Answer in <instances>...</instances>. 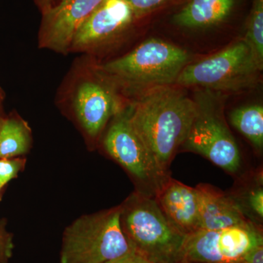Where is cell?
Segmentation results:
<instances>
[{"label":"cell","instance_id":"obj_1","mask_svg":"<svg viewBox=\"0 0 263 263\" xmlns=\"http://www.w3.org/2000/svg\"><path fill=\"white\" fill-rule=\"evenodd\" d=\"M129 119L138 134L170 174L175 155L187 138L196 105L183 91L171 86L145 91L129 107Z\"/></svg>","mask_w":263,"mask_h":263},{"label":"cell","instance_id":"obj_2","mask_svg":"<svg viewBox=\"0 0 263 263\" xmlns=\"http://www.w3.org/2000/svg\"><path fill=\"white\" fill-rule=\"evenodd\" d=\"M120 222L137 253L154 263H179L185 235L171 224L155 197L133 193L121 205Z\"/></svg>","mask_w":263,"mask_h":263},{"label":"cell","instance_id":"obj_3","mask_svg":"<svg viewBox=\"0 0 263 263\" xmlns=\"http://www.w3.org/2000/svg\"><path fill=\"white\" fill-rule=\"evenodd\" d=\"M190 55L183 48L152 38L122 57L102 66L108 79L129 89H154L176 84Z\"/></svg>","mask_w":263,"mask_h":263},{"label":"cell","instance_id":"obj_4","mask_svg":"<svg viewBox=\"0 0 263 263\" xmlns=\"http://www.w3.org/2000/svg\"><path fill=\"white\" fill-rule=\"evenodd\" d=\"M120 215L119 205L71 223L62 237L60 263H105L130 252Z\"/></svg>","mask_w":263,"mask_h":263},{"label":"cell","instance_id":"obj_5","mask_svg":"<svg viewBox=\"0 0 263 263\" xmlns=\"http://www.w3.org/2000/svg\"><path fill=\"white\" fill-rule=\"evenodd\" d=\"M196 115L183 150L202 156L218 167L235 174L240 167V153L223 113L219 94L205 89L195 93Z\"/></svg>","mask_w":263,"mask_h":263},{"label":"cell","instance_id":"obj_6","mask_svg":"<svg viewBox=\"0 0 263 263\" xmlns=\"http://www.w3.org/2000/svg\"><path fill=\"white\" fill-rule=\"evenodd\" d=\"M260 71L248 45L242 40L205 60L189 63L176 84L219 92L238 91L254 86Z\"/></svg>","mask_w":263,"mask_h":263},{"label":"cell","instance_id":"obj_7","mask_svg":"<svg viewBox=\"0 0 263 263\" xmlns=\"http://www.w3.org/2000/svg\"><path fill=\"white\" fill-rule=\"evenodd\" d=\"M103 143L107 153L136 181L137 193L155 197L171 178L161 168L155 156L132 124L129 108L115 116Z\"/></svg>","mask_w":263,"mask_h":263},{"label":"cell","instance_id":"obj_8","mask_svg":"<svg viewBox=\"0 0 263 263\" xmlns=\"http://www.w3.org/2000/svg\"><path fill=\"white\" fill-rule=\"evenodd\" d=\"M262 245V232L252 221L220 230L200 229L185 235L179 263H239Z\"/></svg>","mask_w":263,"mask_h":263},{"label":"cell","instance_id":"obj_9","mask_svg":"<svg viewBox=\"0 0 263 263\" xmlns=\"http://www.w3.org/2000/svg\"><path fill=\"white\" fill-rule=\"evenodd\" d=\"M136 20L125 0H103L78 29L70 51L94 50L126 32Z\"/></svg>","mask_w":263,"mask_h":263},{"label":"cell","instance_id":"obj_10","mask_svg":"<svg viewBox=\"0 0 263 263\" xmlns=\"http://www.w3.org/2000/svg\"><path fill=\"white\" fill-rule=\"evenodd\" d=\"M103 1L60 0L42 13L40 46L59 53L70 51L78 29Z\"/></svg>","mask_w":263,"mask_h":263},{"label":"cell","instance_id":"obj_11","mask_svg":"<svg viewBox=\"0 0 263 263\" xmlns=\"http://www.w3.org/2000/svg\"><path fill=\"white\" fill-rule=\"evenodd\" d=\"M73 108L81 126L91 138L98 137L110 118L122 110L114 91L95 79H86L79 84L74 95Z\"/></svg>","mask_w":263,"mask_h":263},{"label":"cell","instance_id":"obj_12","mask_svg":"<svg viewBox=\"0 0 263 263\" xmlns=\"http://www.w3.org/2000/svg\"><path fill=\"white\" fill-rule=\"evenodd\" d=\"M155 198L170 222L183 235L200 230L198 199L195 187L170 178Z\"/></svg>","mask_w":263,"mask_h":263},{"label":"cell","instance_id":"obj_13","mask_svg":"<svg viewBox=\"0 0 263 263\" xmlns=\"http://www.w3.org/2000/svg\"><path fill=\"white\" fill-rule=\"evenodd\" d=\"M195 189L200 229L220 230L251 221L235 197L206 183H200Z\"/></svg>","mask_w":263,"mask_h":263},{"label":"cell","instance_id":"obj_14","mask_svg":"<svg viewBox=\"0 0 263 263\" xmlns=\"http://www.w3.org/2000/svg\"><path fill=\"white\" fill-rule=\"evenodd\" d=\"M237 0H190L173 17V22L188 29L212 27L222 23L234 10Z\"/></svg>","mask_w":263,"mask_h":263},{"label":"cell","instance_id":"obj_15","mask_svg":"<svg viewBox=\"0 0 263 263\" xmlns=\"http://www.w3.org/2000/svg\"><path fill=\"white\" fill-rule=\"evenodd\" d=\"M30 144V131L25 122L13 117L0 119V159L25 155Z\"/></svg>","mask_w":263,"mask_h":263},{"label":"cell","instance_id":"obj_16","mask_svg":"<svg viewBox=\"0 0 263 263\" xmlns=\"http://www.w3.org/2000/svg\"><path fill=\"white\" fill-rule=\"evenodd\" d=\"M230 124L250 141L256 149L263 148V106L259 104L234 109L229 115Z\"/></svg>","mask_w":263,"mask_h":263},{"label":"cell","instance_id":"obj_17","mask_svg":"<svg viewBox=\"0 0 263 263\" xmlns=\"http://www.w3.org/2000/svg\"><path fill=\"white\" fill-rule=\"evenodd\" d=\"M243 41L248 45L259 70L263 69V0H253Z\"/></svg>","mask_w":263,"mask_h":263},{"label":"cell","instance_id":"obj_18","mask_svg":"<svg viewBox=\"0 0 263 263\" xmlns=\"http://www.w3.org/2000/svg\"><path fill=\"white\" fill-rule=\"evenodd\" d=\"M25 160L19 158L0 159V191L7 183L18 176L24 169Z\"/></svg>","mask_w":263,"mask_h":263},{"label":"cell","instance_id":"obj_19","mask_svg":"<svg viewBox=\"0 0 263 263\" xmlns=\"http://www.w3.org/2000/svg\"><path fill=\"white\" fill-rule=\"evenodd\" d=\"M130 6L136 19H140L160 9L172 0H125Z\"/></svg>","mask_w":263,"mask_h":263},{"label":"cell","instance_id":"obj_20","mask_svg":"<svg viewBox=\"0 0 263 263\" xmlns=\"http://www.w3.org/2000/svg\"><path fill=\"white\" fill-rule=\"evenodd\" d=\"M13 250V235L7 230L6 224L0 220V263H9Z\"/></svg>","mask_w":263,"mask_h":263},{"label":"cell","instance_id":"obj_21","mask_svg":"<svg viewBox=\"0 0 263 263\" xmlns=\"http://www.w3.org/2000/svg\"><path fill=\"white\" fill-rule=\"evenodd\" d=\"M246 207L254 214L258 219L263 218V188L259 184L257 187L252 188L245 197Z\"/></svg>","mask_w":263,"mask_h":263},{"label":"cell","instance_id":"obj_22","mask_svg":"<svg viewBox=\"0 0 263 263\" xmlns=\"http://www.w3.org/2000/svg\"><path fill=\"white\" fill-rule=\"evenodd\" d=\"M239 263H263V245L252 250Z\"/></svg>","mask_w":263,"mask_h":263},{"label":"cell","instance_id":"obj_23","mask_svg":"<svg viewBox=\"0 0 263 263\" xmlns=\"http://www.w3.org/2000/svg\"><path fill=\"white\" fill-rule=\"evenodd\" d=\"M135 254H136V251L133 249L130 252H128L127 254H124V255L122 256V257L112 259V260L108 261V262L105 263H134Z\"/></svg>","mask_w":263,"mask_h":263},{"label":"cell","instance_id":"obj_24","mask_svg":"<svg viewBox=\"0 0 263 263\" xmlns=\"http://www.w3.org/2000/svg\"><path fill=\"white\" fill-rule=\"evenodd\" d=\"M59 1L60 0H34V3L42 13L56 5Z\"/></svg>","mask_w":263,"mask_h":263},{"label":"cell","instance_id":"obj_25","mask_svg":"<svg viewBox=\"0 0 263 263\" xmlns=\"http://www.w3.org/2000/svg\"><path fill=\"white\" fill-rule=\"evenodd\" d=\"M134 263H154L152 262V261H150L149 259L146 258V257H143V256L141 255V254L137 253L136 252V254H135V262Z\"/></svg>","mask_w":263,"mask_h":263}]
</instances>
